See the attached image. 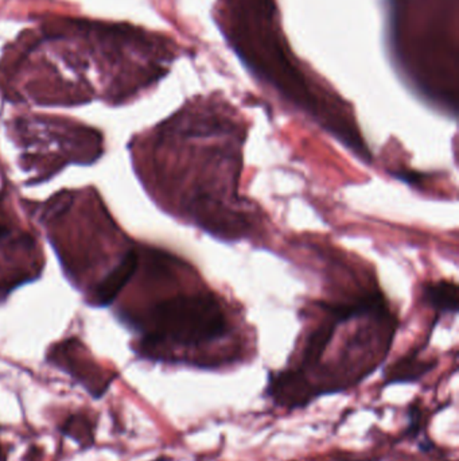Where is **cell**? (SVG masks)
I'll use <instances>...</instances> for the list:
<instances>
[{
    "label": "cell",
    "instance_id": "obj_4",
    "mask_svg": "<svg viewBox=\"0 0 459 461\" xmlns=\"http://www.w3.org/2000/svg\"><path fill=\"white\" fill-rule=\"evenodd\" d=\"M423 297L428 307L437 310L438 316L458 312V286L455 283L441 281L425 285Z\"/></svg>",
    "mask_w": 459,
    "mask_h": 461
},
{
    "label": "cell",
    "instance_id": "obj_1",
    "mask_svg": "<svg viewBox=\"0 0 459 461\" xmlns=\"http://www.w3.org/2000/svg\"><path fill=\"white\" fill-rule=\"evenodd\" d=\"M132 324L142 333L147 351H204L209 368H217L209 349L232 335V325L222 302L212 293L196 291L165 298Z\"/></svg>",
    "mask_w": 459,
    "mask_h": 461
},
{
    "label": "cell",
    "instance_id": "obj_3",
    "mask_svg": "<svg viewBox=\"0 0 459 461\" xmlns=\"http://www.w3.org/2000/svg\"><path fill=\"white\" fill-rule=\"evenodd\" d=\"M437 361H428L419 358V351H415L407 356L397 360L387 368L384 378L385 385L392 383H409L419 380L435 367Z\"/></svg>",
    "mask_w": 459,
    "mask_h": 461
},
{
    "label": "cell",
    "instance_id": "obj_5",
    "mask_svg": "<svg viewBox=\"0 0 459 461\" xmlns=\"http://www.w3.org/2000/svg\"><path fill=\"white\" fill-rule=\"evenodd\" d=\"M156 461H166L165 459H160V460H156Z\"/></svg>",
    "mask_w": 459,
    "mask_h": 461
},
{
    "label": "cell",
    "instance_id": "obj_2",
    "mask_svg": "<svg viewBox=\"0 0 459 461\" xmlns=\"http://www.w3.org/2000/svg\"><path fill=\"white\" fill-rule=\"evenodd\" d=\"M137 269V254L135 251H128L121 258L119 265L99 283L95 294L97 304L102 307L111 304L118 297L119 291L128 283Z\"/></svg>",
    "mask_w": 459,
    "mask_h": 461
}]
</instances>
